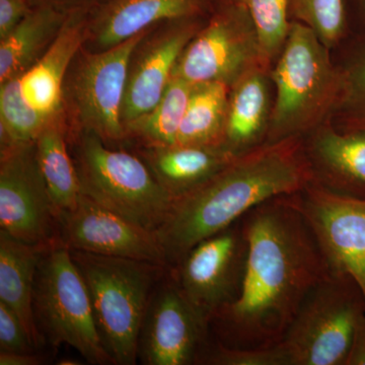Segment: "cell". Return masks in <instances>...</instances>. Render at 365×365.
<instances>
[{
    "label": "cell",
    "mask_w": 365,
    "mask_h": 365,
    "mask_svg": "<svg viewBox=\"0 0 365 365\" xmlns=\"http://www.w3.org/2000/svg\"><path fill=\"white\" fill-rule=\"evenodd\" d=\"M56 241L68 250L133 259L169 267L157 234L81 194L57 216Z\"/></svg>",
    "instance_id": "obj_13"
},
{
    "label": "cell",
    "mask_w": 365,
    "mask_h": 365,
    "mask_svg": "<svg viewBox=\"0 0 365 365\" xmlns=\"http://www.w3.org/2000/svg\"><path fill=\"white\" fill-rule=\"evenodd\" d=\"M109 1L110 0H29L32 9H51L66 16L81 13L91 14Z\"/></svg>",
    "instance_id": "obj_31"
},
{
    "label": "cell",
    "mask_w": 365,
    "mask_h": 365,
    "mask_svg": "<svg viewBox=\"0 0 365 365\" xmlns=\"http://www.w3.org/2000/svg\"><path fill=\"white\" fill-rule=\"evenodd\" d=\"M194 85L173 76L157 105L125 126L127 143L137 148L175 145Z\"/></svg>",
    "instance_id": "obj_25"
},
{
    "label": "cell",
    "mask_w": 365,
    "mask_h": 365,
    "mask_svg": "<svg viewBox=\"0 0 365 365\" xmlns=\"http://www.w3.org/2000/svg\"><path fill=\"white\" fill-rule=\"evenodd\" d=\"M248 255L242 220L203 240L173 268V277L197 313L210 325L239 294Z\"/></svg>",
    "instance_id": "obj_10"
},
{
    "label": "cell",
    "mask_w": 365,
    "mask_h": 365,
    "mask_svg": "<svg viewBox=\"0 0 365 365\" xmlns=\"http://www.w3.org/2000/svg\"><path fill=\"white\" fill-rule=\"evenodd\" d=\"M330 51L309 26L292 21L270 69L274 100L266 143L304 138L332 116L340 76Z\"/></svg>",
    "instance_id": "obj_3"
},
{
    "label": "cell",
    "mask_w": 365,
    "mask_h": 365,
    "mask_svg": "<svg viewBox=\"0 0 365 365\" xmlns=\"http://www.w3.org/2000/svg\"><path fill=\"white\" fill-rule=\"evenodd\" d=\"M136 153L174 200L202 185L237 157L222 146L204 145L136 148Z\"/></svg>",
    "instance_id": "obj_20"
},
{
    "label": "cell",
    "mask_w": 365,
    "mask_h": 365,
    "mask_svg": "<svg viewBox=\"0 0 365 365\" xmlns=\"http://www.w3.org/2000/svg\"><path fill=\"white\" fill-rule=\"evenodd\" d=\"M345 365H365V312L357 319Z\"/></svg>",
    "instance_id": "obj_33"
},
{
    "label": "cell",
    "mask_w": 365,
    "mask_h": 365,
    "mask_svg": "<svg viewBox=\"0 0 365 365\" xmlns=\"http://www.w3.org/2000/svg\"><path fill=\"white\" fill-rule=\"evenodd\" d=\"M0 351H37L21 319L2 302H0Z\"/></svg>",
    "instance_id": "obj_30"
},
{
    "label": "cell",
    "mask_w": 365,
    "mask_h": 365,
    "mask_svg": "<svg viewBox=\"0 0 365 365\" xmlns=\"http://www.w3.org/2000/svg\"><path fill=\"white\" fill-rule=\"evenodd\" d=\"M148 30L102 51L79 50L67 71L62 93L68 134L91 132L113 148L127 143L122 108L129 61Z\"/></svg>",
    "instance_id": "obj_6"
},
{
    "label": "cell",
    "mask_w": 365,
    "mask_h": 365,
    "mask_svg": "<svg viewBox=\"0 0 365 365\" xmlns=\"http://www.w3.org/2000/svg\"><path fill=\"white\" fill-rule=\"evenodd\" d=\"M208 327L172 276L151 295L139 335L138 359L146 365L195 364L205 349Z\"/></svg>",
    "instance_id": "obj_15"
},
{
    "label": "cell",
    "mask_w": 365,
    "mask_h": 365,
    "mask_svg": "<svg viewBox=\"0 0 365 365\" xmlns=\"http://www.w3.org/2000/svg\"><path fill=\"white\" fill-rule=\"evenodd\" d=\"M365 300L347 275L329 273L313 288L279 343L288 365H345Z\"/></svg>",
    "instance_id": "obj_8"
},
{
    "label": "cell",
    "mask_w": 365,
    "mask_h": 365,
    "mask_svg": "<svg viewBox=\"0 0 365 365\" xmlns=\"http://www.w3.org/2000/svg\"><path fill=\"white\" fill-rule=\"evenodd\" d=\"M66 116L54 120L35 140L36 153L54 208L55 215L71 210L81 195L71 157Z\"/></svg>",
    "instance_id": "obj_23"
},
{
    "label": "cell",
    "mask_w": 365,
    "mask_h": 365,
    "mask_svg": "<svg viewBox=\"0 0 365 365\" xmlns=\"http://www.w3.org/2000/svg\"><path fill=\"white\" fill-rule=\"evenodd\" d=\"M0 227L19 241L49 246L57 222L35 141L0 148Z\"/></svg>",
    "instance_id": "obj_12"
},
{
    "label": "cell",
    "mask_w": 365,
    "mask_h": 365,
    "mask_svg": "<svg viewBox=\"0 0 365 365\" xmlns=\"http://www.w3.org/2000/svg\"><path fill=\"white\" fill-rule=\"evenodd\" d=\"M225 0H110L88 16L83 47L102 51L157 24L208 19Z\"/></svg>",
    "instance_id": "obj_16"
},
{
    "label": "cell",
    "mask_w": 365,
    "mask_h": 365,
    "mask_svg": "<svg viewBox=\"0 0 365 365\" xmlns=\"http://www.w3.org/2000/svg\"><path fill=\"white\" fill-rule=\"evenodd\" d=\"M46 359L37 352L0 351V365H40Z\"/></svg>",
    "instance_id": "obj_34"
},
{
    "label": "cell",
    "mask_w": 365,
    "mask_h": 365,
    "mask_svg": "<svg viewBox=\"0 0 365 365\" xmlns=\"http://www.w3.org/2000/svg\"><path fill=\"white\" fill-rule=\"evenodd\" d=\"M248 255L239 294L211 323L228 347L279 344L309 292L329 273L312 228L290 196L270 199L242 218Z\"/></svg>",
    "instance_id": "obj_1"
},
{
    "label": "cell",
    "mask_w": 365,
    "mask_h": 365,
    "mask_svg": "<svg viewBox=\"0 0 365 365\" xmlns=\"http://www.w3.org/2000/svg\"><path fill=\"white\" fill-rule=\"evenodd\" d=\"M258 66H263L260 44L248 9L237 0H225L186 46L173 76L192 85L232 88Z\"/></svg>",
    "instance_id": "obj_9"
},
{
    "label": "cell",
    "mask_w": 365,
    "mask_h": 365,
    "mask_svg": "<svg viewBox=\"0 0 365 365\" xmlns=\"http://www.w3.org/2000/svg\"><path fill=\"white\" fill-rule=\"evenodd\" d=\"M230 91L222 83L194 85L175 145L223 148Z\"/></svg>",
    "instance_id": "obj_24"
},
{
    "label": "cell",
    "mask_w": 365,
    "mask_h": 365,
    "mask_svg": "<svg viewBox=\"0 0 365 365\" xmlns=\"http://www.w3.org/2000/svg\"><path fill=\"white\" fill-rule=\"evenodd\" d=\"M34 307L40 332L52 346H71L91 364H115L98 334L83 276L59 242L41 256Z\"/></svg>",
    "instance_id": "obj_7"
},
{
    "label": "cell",
    "mask_w": 365,
    "mask_h": 365,
    "mask_svg": "<svg viewBox=\"0 0 365 365\" xmlns=\"http://www.w3.org/2000/svg\"><path fill=\"white\" fill-rule=\"evenodd\" d=\"M199 361L212 365H288L279 344L264 349H240L217 342L205 347Z\"/></svg>",
    "instance_id": "obj_29"
},
{
    "label": "cell",
    "mask_w": 365,
    "mask_h": 365,
    "mask_svg": "<svg viewBox=\"0 0 365 365\" xmlns=\"http://www.w3.org/2000/svg\"><path fill=\"white\" fill-rule=\"evenodd\" d=\"M46 247L26 244L0 232V302L19 317L37 349L45 339L36 319L34 295Z\"/></svg>",
    "instance_id": "obj_21"
},
{
    "label": "cell",
    "mask_w": 365,
    "mask_h": 365,
    "mask_svg": "<svg viewBox=\"0 0 365 365\" xmlns=\"http://www.w3.org/2000/svg\"><path fill=\"white\" fill-rule=\"evenodd\" d=\"M274 91L270 71L255 67L230 88L223 148L241 155L266 144Z\"/></svg>",
    "instance_id": "obj_19"
},
{
    "label": "cell",
    "mask_w": 365,
    "mask_h": 365,
    "mask_svg": "<svg viewBox=\"0 0 365 365\" xmlns=\"http://www.w3.org/2000/svg\"><path fill=\"white\" fill-rule=\"evenodd\" d=\"M313 182L302 138L266 143L237 155L200 186L175 199L157 234L174 268L197 244L241 220L276 197L292 195Z\"/></svg>",
    "instance_id": "obj_2"
},
{
    "label": "cell",
    "mask_w": 365,
    "mask_h": 365,
    "mask_svg": "<svg viewBox=\"0 0 365 365\" xmlns=\"http://www.w3.org/2000/svg\"><path fill=\"white\" fill-rule=\"evenodd\" d=\"M313 182L334 193L365 198V130L328 119L302 138Z\"/></svg>",
    "instance_id": "obj_17"
},
{
    "label": "cell",
    "mask_w": 365,
    "mask_h": 365,
    "mask_svg": "<svg viewBox=\"0 0 365 365\" xmlns=\"http://www.w3.org/2000/svg\"><path fill=\"white\" fill-rule=\"evenodd\" d=\"M81 192L91 200L157 232L174 198L137 153L113 148L91 132L68 134Z\"/></svg>",
    "instance_id": "obj_5"
},
{
    "label": "cell",
    "mask_w": 365,
    "mask_h": 365,
    "mask_svg": "<svg viewBox=\"0 0 365 365\" xmlns=\"http://www.w3.org/2000/svg\"><path fill=\"white\" fill-rule=\"evenodd\" d=\"M31 11L29 0H0V40L13 32Z\"/></svg>",
    "instance_id": "obj_32"
},
{
    "label": "cell",
    "mask_w": 365,
    "mask_h": 365,
    "mask_svg": "<svg viewBox=\"0 0 365 365\" xmlns=\"http://www.w3.org/2000/svg\"><path fill=\"white\" fill-rule=\"evenodd\" d=\"M88 16L71 14L42 58L16 78L23 102L47 121H54L64 115V79L72 60L85 45Z\"/></svg>",
    "instance_id": "obj_18"
},
{
    "label": "cell",
    "mask_w": 365,
    "mask_h": 365,
    "mask_svg": "<svg viewBox=\"0 0 365 365\" xmlns=\"http://www.w3.org/2000/svg\"><path fill=\"white\" fill-rule=\"evenodd\" d=\"M289 196L312 228L330 272L349 276L365 300V198L334 193L314 182Z\"/></svg>",
    "instance_id": "obj_11"
},
{
    "label": "cell",
    "mask_w": 365,
    "mask_h": 365,
    "mask_svg": "<svg viewBox=\"0 0 365 365\" xmlns=\"http://www.w3.org/2000/svg\"><path fill=\"white\" fill-rule=\"evenodd\" d=\"M248 9L253 21L262 64L270 71L279 56L289 33V0H237Z\"/></svg>",
    "instance_id": "obj_26"
},
{
    "label": "cell",
    "mask_w": 365,
    "mask_h": 365,
    "mask_svg": "<svg viewBox=\"0 0 365 365\" xmlns=\"http://www.w3.org/2000/svg\"><path fill=\"white\" fill-rule=\"evenodd\" d=\"M340 76L337 104L331 116L340 117V129L365 130V44L338 66Z\"/></svg>",
    "instance_id": "obj_27"
},
{
    "label": "cell",
    "mask_w": 365,
    "mask_h": 365,
    "mask_svg": "<svg viewBox=\"0 0 365 365\" xmlns=\"http://www.w3.org/2000/svg\"><path fill=\"white\" fill-rule=\"evenodd\" d=\"M364 4H365V0H364Z\"/></svg>",
    "instance_id": "obj_35"
},
{
    "label": "cell",
    "mask_w": 365,
    "mask_h": 365,
    "mask_svg": "<svg viewBox=\"0 0 365 365\" xmlns=\"http://www.w3.org/2000/svg\"><path fill=\"white\" fill-rule=\"evenodd\" d=\"M68 16L51 9H32L13 32L0 40V83L19 78L35 66Z\"/></svg>",
    "instance_id": "obj_22"
},
{
    "label": "cell",
    "mask_w": 365,
    "mask_h": 365,
    "mask_svg": "<svg viewBox=\"0 0 365 365\" xmlns=\"http://www.w3.org/2000/svg\"><path fill=\"white\" fill-rule=\"evenodd\" d=\"M206 21H165L146 31L129 61L122 108L124 128L158 104L174 76L182 51Z\"/></svg>",
    "instance_id": "obj_14"
},
{
    "label": "cell",
    "mask_w": 365,
    "mask_h": 365,
    "mask_svg": "<svg viewBox=\"0 0 365 365\" xmlns=\"http://www.w3.org/2000/svg\"><path fill=\"white\" fill-rule=\"evenodd\" d=\"M289 16L309 26L330 50L344 37V0H289Z\"/></svg>",
    "instance_id": "obj_28"
},
{
    "label": "cell",
    "mask_w": 365,
    "mask_h": 365,
    "mask_svg": "<svg viewBox=\"0 0 365 365\" xmlns=\"http://www.w3.org/2000/svg\"><path fill=\"white\" fill-rule=\"evenodd\" d=\"M69 251L85 281L106 349L115 364H135L144 316L153 288L167 268L150 262Z\"/></svg>",
    "instance_id": "obj_4"
}]
</instances>
